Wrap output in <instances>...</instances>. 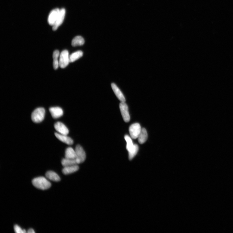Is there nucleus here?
<instances>
[{
  "label": "nucleus",
  "mask_w": 233,
  "mask_h": 233,
  "mask_svg": "<svg viewBox=\"0 0 233 233\" xmlns=\"http://www.w3.org/2000/svg\"><path fill=\"white\" fill-rule=\"evenodd\" d=\"M32 184L37 188L43 190L48 189L51 186V183L43 176L36 177L33 179Z\"/></svg>",
  "instance_id": "1"
},
{
  "label": "nucleus",
  "mask_w": 233,
  "mask_h": 233,
  "mask_svg": "<svg viewBox=\"0 0 233 233\" xmlns=\"http://www.w3.org/2000/svg\"><path fill=\"white\" fill-rule=\"evenodd\" d=\"M46 110L43 108H37L32 113L31 120L33 122L39 123L41 122L44 119Z\"/></svg>",
  "instance_id": "2"
},
{
  "label": "nucleus",
  "mask_w": 233,
  "mask_h": 233,
  "mask_svg": "<svg viewBox=\"0 0 233 233\" xmlns=\"http://www.w3.org/2000/svg\"><path fill=\"white\" fill-rule=\"evenodd\" d=\"M70 55L67 50H64L60 55L59 61V67L62 68H65L70 62Z\"/></svg>",
  "instance_id": "3"
},
{
  "label": "nucleus",
  "mask_w": 233,
  "mask_h": 233,
  "mask_svg": "<svg viewBox=\"0 0 233 233\" xmlns=\"http://www.w3.org/2000/svg\"><path fill=\"white\" fill-rule=\"evenodd\" d=\"M75 152L76 160L78 164L84 162L86 159V154L83 148L80 145H78L76 147Z\"/></svg>",
  "instance_id": "4"
},
{
  "label": "nucleus",
  "mask_w": 233,
  "mask_h": 233,
  "mask_svg": "<svg viewBox=\"0 0 233 233\" xmlns=\"http://www.w3.org/2000/svg\"><path fill=\"white\" fill-rule=\"evenodd\" d=\"M142 129L139 123H136L132 124L129 128V133L131 138L134 139L138 138Z\"/></svg>",
  "instance_id": "5"
},
{
  "label": "nucleus",
  "mask_w": 233,
  "mask_h": 233,
  "mask_svg": "<svg viewBox=\"0 0 233 233\" xmlns=\"http://www.w3.org/2000/svg\"><path fill=\"white\" fill-rule=\"evenodd\" d=\"M120 108L124 121L126 123L129 122L130 121V117L127 105L125 102H121L120 104Z\"/></svg>",
  "instance_id": "6"
},
{
  "label": "nucleus",
  "mask_w": 233,
  "mask_h": 233,
  "mask_svg": "<svg viewBox=\"0 0 233 233\" xmlns=\"http://www.w3.org/2000/svg\"><path fill=\"white\" fill-rule=\"evenodd\" d=\"M60 11V9L56 8L52 10L50 12L48 18V22L49 25L52 26L54 25L56 22Z\"/></svg>",
  "instance_id": "7"
},
{
  "label": "nucleus",
  "mask_w": 233,
  "mask_h": 233,
  "mask_svg": "<svg viewBox=\"0 0 233 233\" xmlns=\"http://www.w3.org/2000/svg\"><path fill=\"white\" fill-rule=\"evenodd\" d=\"M65 14V10L64 8L60 10L59 14L57 18L56 22L52 26V29L54 31H56L58 27L62 24L64 20Z\"/></svg>",
  "instance_id": "8"
},
{
  "label": "nucleus",
  "mask_w": 233,
  "mask_h": 233,
  "mask_svg": "<svg viewBox=\"0 0 233 233\" xmlns=\"http://www.w3.org/2000/svg\"><path fill=\"white\" fill-rule=\"evenodd\" d=\"M54 127L58 133L60 134L67 135L69 132L67 127L61 122L58 121L55 123Z\"/></svg>",
  "instance_id": "9"
},
{
  "label": "nucleus",
  "mask_w": 233,
  "mask_h": 233,
  "mask_svg": "<svg viewBox=\"0 0 233 233\" xmlns=\"http://www.w3.org/2000/svg\"><path fill=\"white\" fill-rule=\"evenodd\" d=\"M49 110L53 118L56 119L59 118L63 114V111L59 107H52L50 108Z\"/></svg>",
  "instance_id": "10"
},
{
  "label": "nucleus",
  "mask_w": 233,
  "mask_h": 233,
  "mask_svg": "<svg viewBox=\"0 0 233 233\" xmlns=\"http://www.w3.org/2000/svg\"><path fill=\"white\" fill-rule=\"evenodd\" d=\"M55 135L58 139L64 143L69 145L73 144V140L67 135L60 134L58 132H55Z\"/></svg>",
  "instance_id": "11"
},
{
  "label": "nucleus",
  "mask_w": 233,
  "mask_h": 233,
  "mask_svg": "<svg viewBox=\"0 0 233 233\" xmlns=\"http://www.w3.org/2000/svg\"><path fill=\"white\" fill-rule=\"evenodd\" d=\"M111 86L114 92L118 99L121 102H125L126 101L125 97L117 86L115 83H112L111 84Z\"/></svg>",
  "instance_id": "12"
},
{
  "label": "nucleus",
  "mask_w": 233,
  "mask_h": 233,
  "mask_svg": "<svg viewBox=\"0 0 233 233\" xmlns=\"http://www.w3.org/2000/svg\"><path fill=\"white\" fill-rule=\"evenodd\" d=\"M79 168L78 165L65 167L63 169L62 172L63 174L67 175L75 172L78 170Z\"/></svg>",
  "instance_id": "13"
},
{
  "label": "nucleus",
  "mask_w": 233,
  "mask_h": 233,
  "mask_svg": "<svg viewBox=\"0 0 233 233\" xmlns=\"http://www.w3.org/2000/svg\"><path fill=\"white\" fill-rule=\"evenodd\" d=\"M46 176L47 178L52 181L58 182L60 181L59 176L54 171H50L47 172Z\"/></svg>",
  "instance_id": "14"
},
{
  "label": "nucleus",
  "mask_w": 233,
  "mask_h": 233,
  "mask_svg": "<svg viewBox=\"0 0 233 233\" xmlns=\"http://www.w3.org/2000/svg\"><path fill=\"white\" fill-rule=\"evenodd\" d=\"M147 131L145 128H142L138 137V141L140 144H142L145 143L147 139Z\"/></svg>",
  "instance_id": "15"
},
{
  "label": "nucleus",
  "mask_w": 233,
  "mask_h": 233,
  "mask_svg": "<svg viewBox=\"0 0 233 233\" xmlns=\"http://www.w3.org/2000/svg\"><path fill=\"white\" fill-rule=\"evenodd\" d=\"M65 158L70 159H76V155L75 150L73 148L69 147L65 150Z\"/></svg>",
  "instance_id": "16"
},
{
  "label": "nucleus",
  "mask_w": 233,
  "mask_h": 233,
  "mask_svg": "<svg viewBox=\"0 0 233 233\" xmlns=\"http://www.w3.org/2000/svg\"><path fill=\"white\" fill-rule=\"evenodd\" d=\"M84 43V38L81 36H77L75 37L72 41V46L75 47L77 46H82Z\"/></svg>",
  "instance_id": "17"
},
{
  "label": "nucleus",
  "mask_w": 233,
  "mask_h": 233,
  "mask_svg": "<svg viewBox=\"0 0 233 233\" xmlns=\"http://www.w3.org/2000/svg\"><path fill=\"white\" fill-rule=\"evenodd\" d=\"M60 52L57 50H55L53 53V65L55 70L57 69L59 67V62L58 61V58L60 56Z\"/></svg>",
  "instance_id": "18"
},
{
  "label": "nucleus",
  "mask_w": 233,
  "mask_h": 233,
  "mask_svg": "<svg viewBox=\"0 0 233 233\" xmlns=\"http://www.w3.org/2000/svg\"><path fill=\"white\" fill-rule=\"evenodd\" d=\"M61 163L63 167L78 165L76 159H70L65 158L62 160Z\"/></svg>",
  "instance_id": "19"
},
{
  "label": "nucleus",
  "mask_w": 233,
  "mask_h": 233,
  "mask_svg": "<svg viewBox=\"0 0 233 233\" xmlns=\"http://www.w3.org/2000/svg\"><path fill=\"white\" fill-rule=\"evenodd\" d=\"M83 52L81 51H78L74 52L70 55V62H73L83 56Z\"/></svg>",
  "instance_id": "20"
},
{
  "label": "nucleus",
  "mask_w": 233,
  "mask_h": 233,
  "mask_svg": "<svg viewBox=\"0 0 233 233\" xmlns=\"http://www.w3.org/2000/svg\"><path fill=\"white\" fill-rule=\"evenodd\" d=\"M124 138H125L127 143L126 149L128 151V152H130L134 148L135 144H134L131 137L128 135H126L124 137Z\"/></svg>",
  "instance_id": "21"
},
{
  "label": "nucleus",
  "mask_w": 233,
  "mask_h": 233,
  "mask_svg": "<svg viewBox=\"0 0 233 233\" xmlns=\"http://www.w3.org/2000/svg\"><path fill=\"white\" fill-rule=\"evenodd\" d=\"M139 150L138 146L135 144L134 147L130 152H129V160H131L137 155Z\"/></svg>",
  "instance_id": "22"
},
{
  "label": "nucleus",
  "mask_w": 233,
  "mask_h": 233,
  "mask_svg": "<svg viewBox=\"0 0 233 233\" xmlns=\"http://www.w3.org/2000/svg\"><path fill=\"white\" fill-rule=\"evenodd\" d=\"M14 230L15 232L17 233H25L27 232L25 230H22L18 225H16L14 226Z\"/></svg>",
  "instance_id": "23"
},
{
  "label": "nucleus",
  "mask_w": 233,
  "mask_h": 233,
  "mask_svg": "<svg viewBox=\"0 0 233 233\" xmlns=\"http://www.w3.org/2000/svg\"><path fill=\"white\" fill-rule=\"evenodd\" d=\"M28 233H34L35 232L34 230L32 229H29L27 232Z\"/></svg>",
  "instance_id": "24"
}]
</instances>
